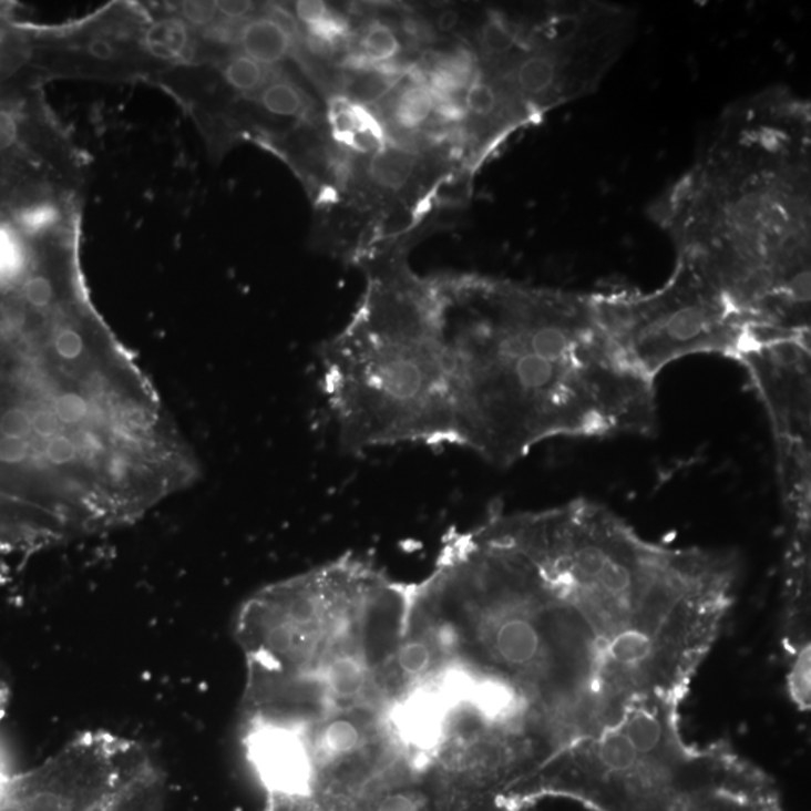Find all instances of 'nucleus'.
<instances>
[{"label": "nucleus", "instance_id": "1", "mask_svg": "<svg viewBox=\"0 0 811 811\" xmlns=\"http://www.w3.org/2000/svg\"><path fill=\"white\" fill-rule=\"evenodd\" d=\"M439 295L455 446L506 468L553 439L657 429L656 380L625 361L593 295L485 280Z\"/></svg>", "mask_w": 811, "mask_h": 811}, {"label": "nucleus", "instance_id": "2", "mask_svg": "<svg viewBox=\"0 0 811 811\" xmlns=\"http://www.w3.org/2000/svg\"><path fill=\"white\" fill-rule=\"evenodd\" d=\"M665 226L678 266L763 341L804 340L810 311V122L767 92L721 117L676 185Z\"/></svg>", "mask_w": 811, "mask_h": 811}, {"label": "nucleus", "instance_id": "3", "mask_svg": "<svg viewBox=\"0 0 811 811\" xmlns=\"http://www.w3.org/2000/svg\"><path fill=\"white\" fill-rule=\"evenodd\" d=\"M322 388L350 453L454 445L439 289L376 281L353 324L324 349Z\"/></svg>", "mask_w": 811, "mask_h": 811}, {"label": "nucleus", "instance_id": "4", "mask_svg": "<svg viewBox=\"0 0 811 811\" xmlns=\"http://www.w3.org/2000/svg\"><path fill=\"white\" fill-rule=\"evenodd\" d=\"M608 333L633 369L656 380L666 366L695 353L749 357L759 338L717 294L676 265L670 280L650 294L593 295Z\"/></svg>", "mask_w": 811, "mask_h": 811}, {"label": "nucleus", "instance_id": "5", "mask_svg": "<svg viewBox=\"0 0 811 811\" xmlns=\"http://www.w3.org/2000/svg\"><path fill=\"white\" fill-rule=\"evenodd\" d=\"M147 2H112L83 19L38 24L37 73L53 80L146 82L162 73L151 48Z\"/></svg>", "mask_w": 811, "mask_h": 811}, {"label": "nucleus", "instance_id": "6", "mask_svg": "<svg viewBox=\"0 0 811 811\" xmlns=\"http://www.w3.org/2000/svg\"><path fill=\"white\" fill-rule=\"evenodd\" d=\"M658 811L789 810L772 777L733 746L688 741Z\"/></svg>", "mask_w": 811, "mask_h": 811}, {"label": "nucleus", "instance_id": "7", "mask_svg": "<svg viewBox=\"0 0 811 811\" xmlns=\"http://www.w3.org/2000/svg\"><path fill=\"white\" fill-rule=\"evenodd\" d=\"M37 33L38 23L20 17L16 3L0 2V84L20 80L44 84L35 68Z\"/></svg>", "mask_w": 811, "mask_h": 811}, {"label": "nucleus", "instance_id": "8", "mask_svg": "<svg viewBox=\"0 0 811 811\" xmlns=\"http://www.w3.org/2000/svg\"><path fill=\"white\" fill-rule=\"evenodd\" d=\"M329 124L333 138L350 151L359 154H374L387 145L382 125L362 103L345 99H333L329 105Z\"/></svg>", "mask_w": 811, "mask_h": 811}, {"label": "nucleus", "instance_id": "9", "mask_svg": "<svg viewBox=\"0 0 811 811\" xmlns=\"http://www.w3.org/2000/svg\"><path fill=\"white\" fill-rule=\"evenodd\" d=\"M418 167L417 156L401 147L387 145L370 155L371 183L388 192H399L411 183Z\"/></svg>", "mask_w": 811, "mask_h": 811}, {"label": "nucleus", "instance_id": "10", "mask_svg": "<svg viewBox=\"0 0 811 811\" xmlns=\"http://www.w3.org/2000/svg\"><path fill=\"white\" fill-rule=\"evenodd\" d=\"M164 781L154 764L135 777L107 811H163Z\"/></svg>", "mask_w": 811, "mask_h": 811}, {"label": "nucleus", "instance_id": "11", "mask_svg": "<svg viewBox=\"0 0 811 811\" xmlns=\"http://www.w3.org/2000/svg\"><path fill=\"white\" fill-rule=\"evenodd\" d=\"M257 107L273 117L291 120L306 112L307 100L298 86L286 79L274 78L255 100Z\"/></svg>", "mask_w": 811, "mask_h": 811}, {"label": "nucleus", "instance_id": "12", "mask_svg": "<svg viewBox=\"0 0 811 811\" xmlns=\"http://www.w3.org/2000/svg\"><path fill=\"white\" fill-rule=\"evenodd\" d=\"M434 105L437 100L432 89L422 84L406 88L397 99L394 107L397 124L404 129H417L432 116Z\"/></svg>", "mask_w": 811, "mask_h": 811}, {"label": "nucleus", "instance_id": "13", "mask_svg": "<svg viewBox=\"0 0 811 811\" xmlns=\"http://www.w3.org/2000/svg\"><path fill=\"white\" fill-rule=\"evenodd\" d=\"M361 48L365 57L373 63H383L400 53L401 45L396 33L387 24L373 23L362 35Z\"/></svg>", "mask_w": 811, "mask_h": 811}, {"label": "nucleus", "instance_id": "14", "mask_svg": "<svg viewBox=\"0 0 811 811\" xmlns=\"http://www.w3.org/2000/svg\"><path fill=\"white\" fill-rule=\"evenodd\" d=\"M295 12L307 28L315 27L331 14L327 3L319 2V0H302V2L295 3Z\"/></svg>", "mask_w": 811, "mask_h": 811}, {"label": "nucleus", "instance_id": "15", "mask_svg": "<svg viewBox=\"0 0 811 811\" xmlns=\"http://www.w3.org/2000/svg\"><path fill=\"white\" fill-rule=\"evenodd\" d=\"M460 16L458 11L445 10L438 17V28L441 32H453L458 27Z\"/></svg>", "mask_w": 811, "mask_h": 811}, {"label": "nucleus", "instance_id": "16", "mask_svg": "<svg viewBox=\"0 0 811 811\" xmlns=\"http://www.w3.org/2000/svg\"><path fill=\"white\" fill-rule=\"evenodd\" d=\"M10 777H8L6 767H3L2 760H0V795L6 792L7 786L10 784Z\"/></svg>", "mask_w": 811, "mask_h": 811}]
</instances>
